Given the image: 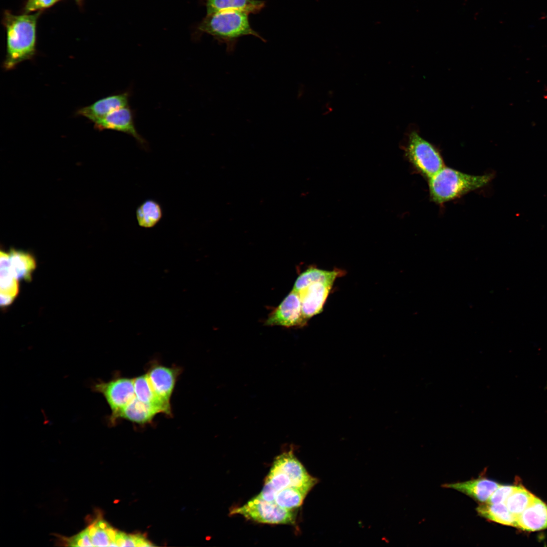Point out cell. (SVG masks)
Here are the masks:
<instances>
[{"instance_id":"cell-1","label":"cell","mask_w":547,"mask_h":547,"mask_svg":"<svg viewBox=\"0 0 547 547\" xmlns=\"http://www.w3.org/2000/svg\"><path fill=\"white\" fill-rule=\"evenodd\" d=\"M40 13L14 15L6 12L4 23L7 30V54L4 62L6 70L15 68L31 58L35 53L36 24Z\"/></svg>"},{"instance_id":"cell-2","label":"cell","mask_w":547,"mask_h":547,"mask_svg":"<svg viewBox=\"0 0 547 547\" xmlns=\"http://www.w3.org/2000/svg\"><path fill=\"white\" fill-rule=\"evenodd\" d=\"M491 174L472 175L445 166L427 180L429 199L442 205L486 186Z\"/></svg>"},{"instance_id":"cell-3","label":"cell","mask_w":547,"mask_h":547,"mask_svg":"<svg viewBox=\"0 0 547 547\" xmlns=\"http://www.w3.org/2000/svg\"><path fill=\"white\" fill-rule=\"evenodd\" d=\"M249 15L239 11L208 14L200 23L198 29L212 35L220 43L225 44L228 53L233 52L238 41L243 36L251 35L266 42L251 26Z\"/></svg>"},{"instance_id":"cell-4","label":"cell","mask_w":547,"mask_h":547,"mask_svg":"<svg viewBox=\"0 0 547 547\" xmlns=\"http://www.w3.org/2000/svg\"><path fill=\"white\" fill-rule=\"evenodd\" d=\"M404 150L413 170L426 180L445 166L438 148L415 131L409 133Z\"/></svg>"},{"instance_id":"cell-5","label":"cell","mask_w":547,"mask_h":547,"mask_svg":"<svg viewBox=\"0 0 547 547\" xmlns=\"http://www.w3.org/2000/svg\"><path fill=\"white\" fill-rule=\"evenodd\" d=\"M230 514H239L256 522L271 524L293 525L296 519L292 510L284 508L275 502L266 501L258 495L243 506L233 509Z\"/></svg>"},{"instance_id":"cell-6","label":"cell","mask_w":547,"mask_h":547,"mask_svg":"<svg viewBox=\"0 0 547 547\" xmlns=\"http://www.w3.org/2000/svg\"><path fill=\"white\" fill-rule=\"evenodd\" d=\"M94 392L101 394L109 405L111 413L110 423L116 415L135 397L134 378L115 376L107 381H99L92 386Z\"/></svg>"},{"instance_id":"cell-7","label":"cell","mask_w":547,"mask_h":547,"mask_svg":"<svg viewBox=\"0 0 547 547\" xmlns=\"http://www.w3.org/2000/svg\"><path fill=\"white\" fill-rule=\"evenodd\" d=\"M307 321L302 314L299 295L292 290L268 315L264 325L287 328L299 327L304 326Z\"/></svg>"},{"instance_id":"cell-8","label":"cell","mask_w":547,"mask_h":547,"mask_svg":"<svg viewBox=\"0 0 547 547\" xmlns=\"http://www.w3.org/2000/svg\"><path fill=\"white\" fill-rule=\"evenodd\" d=\"M272 466L286 474L290 479L292 487L306 495L318 482L317 478L308 473L292 450L277 457Z\"/></svg>"},{"instance_id":"cell-9","label":"cell","mask_w":547,"mask_h":547,"mask_svg":"<svg viewBox=\"0 0 547 547\" xmlns=\"http://www.w3.org/2000/svg\"><path fill=\"white\" fill-rule=\"evenodd\" d=\"M178 367H168L153 362L146 374L156 394L164 401L170 403L177 378L181 373Z\"/></svg>"},{"instance_id":"cell-10","label":"cell","mask_w":547,"mask_h":547,"mask_svg":"<svg viewBox=\"0 0 547 547\" xmlns=\"http://www.w3.org/2000/svg\"><path fill=\"white\" fill-rule=\"evenodd\" d=\"M94 127L99 130H111L125 133L133 137L142 147L146 146V142L136 130L133 113L128 106L115 110L96 121Z\"/></svg>"},{"instance_id":"cell-11","label":"cell","mask_w":547,"mask_h":547,"mask_svg":"<svg viewBox=\"0 0 547 547\" xmlns=\"http://www.w3.org/2000/svg\"><path fill=\"white\" fill-rule=\"evenodd\" d=\"M333 284L318 282L297 292L300 298L303 316L307 321L322 311Z\"/></svg>"},{"instance_id":"cell-12","label":"cell","mask_w":547,"mask_h":547,"mask_svg":"<svg viewBox=\"0 0 547 547\" xmlns=\"http://www.w3.org/2000/svg\"><path fill=\"white\" fill-rule=\"evenodd\" d=\"M499 485L493 480L482 477L462 482L445 484L442 487L458 491L483 503L488 501Z\"/></svg>"},{"instance_id":"cell-13","label":"cell","mask_w":547,"mask_h":547,"mask_svg":"<svg viewBox=\"0 0 547 547\" xmlns=\"http://www.w3.org/2000/svg\"><path fill=\"white\" fill-rule=\"evenodd\" d=\"M129 99L127 92L110 95L80 109L77 113L94 123L115 110L128 106Z\"/></svg>"},{"instance_id":"cell-14","label":"cell","mask_w":547,"mask_h":547,"mask_svg":"<svg viewBox=\"0 0 547 547\" xmlns=\"http://www.w3.org/2000/svg\"><path fill=\"white\" fill-rule=\"evenodd\" d=\"M517 527L528 531H536L547 528V504L536 497L517 517Z\"/></svg>"},{"instance_id":"cell-15","label":"cell","mask_w":547,"mask_h":547,"mask_svg":"<svg viewBox=\"0 0 547 547\" xmlns=\"http://www.w3.org/2000/svg\"><path fill=\"white\" fill-rule=\"evenodd\" d=\"M161 412L152 405L139 401L135 397L114 417L111 424L123 419L132 422L144 425L151 422L155 416Z\"/></svg>"},{"instance_id":"cell-16","label":"cell","mask_w":547,"mask_h":547,"mask_svg":"<svg viewBox=\"0 0 547 547\" xmlns=\"http://www.w3.org/2000/svg\"><path fill=\"white\" fill-rule=\"evenodd\" d=\"M0 267V304L4 307L11 304L16 298L19 285L11 269L8 253L1 252Z\"/></svg>"},{"instance_id":"cell-17","label":"cell","mask_w":547,"mask_h":547,"mask_svg":"<svg viewBox=\"0 0 547 547\" xmlns=\"http://www.w3.org/2000/svg\"><path fill=\"white\" fill-rule=\"evenodd\" d=\"M207 15L220 12L239 11L250 14L259 13L265 7L262 0H206Z\"/></svg>"},{"instance_id":"cell-18","label":"cell","mask_w":547,"mask_h":547,"mask_svg":"<svg viewBox=\"0 0 547 547\" xmlns=\"http://www.w3.org/2000/svg\"><path fill=\"white\" fill-rule=\"evenodd\" d=\"M136 397L140 401L157 408L161 413L172 415L171 404L162 400L154 392L146 374L134 378Z\"/></svg>"},{"instance_id":"cell-19","label":"cell","mask_w":547,"mask_h":547,"mask_svg":"<svg viewBox=\"0 0 547 547\" xmlns=\"http://www.w3.org/2000/svg\"><path fill=\"white\" fill-rule=\"evenodd\" d=\"M9 253L11 269L18 280L30 281L36 267V261L29 253L12 249Z\"/></svg>"},{"instance_id":"cell-20","label":"cell","mask_w":547,"mask_h":547,"mask_svg":"<svg viewBox=\"0 0 547 547\" xmlns=\"http://www.w3.org/2000/svg\"><path fill=\"white\" fill-rule=\"evenodd\" d=\"M476 511L480 516L490 521L517 527V518L504 503H483L476 508Z\"/></svg>"},{"instance_id":"cell-21","label":"cell","mask_w":547,"mask_h":547,"mask_svg":"<svg viewBox=\"0 0 547 547\" xmlns=\"http://www.w3.org/2000/svg\"><path fill=\"white\" fill-rule=\"evenodd\" d=\"M163 209L160 204L152 199L143 202L136 210L138 225L145 228L154 227L162 219Z\"/></svg>"},{"instance_id":"cell-22","label":"cell","mask_w":547,"mask_h":547,"mask_svg":"<svg viewBox=\"0 0 547 547\" xmlns=\"http://www.w3.org/2000/svg\"><path fill=\"white\" fill-rule=\"evenodd\" d=\"M340 271H328L316 267H310L302 272L297 278L293 290L299 292L311 284L318 282L334 283Z\"/></svg>"},{"instance_id":"cell-23","label":"cell","mask_w":547,"mask_h":547,"mask_svg":"<svg viewBox=\"0 0 547 547\" xmlns=\"http://www.w3.org/2000/svg\"><path fill=\"white\" fill-rule=\"evenodd\" d=\"M536 496L522 486H516L504 503L509 511L516 518L536 498Z\"/></svg>"},{"instance_id":"cell-24","label":"cell","mask_w":547,"mask_h":547,"mask_svg":"<svg viewBox=\"0 0 547 547\" xmlns=\"http://www.w3.org/2000/svg\"><path fill=\"white\" fill-rule=\"evenodd\" d=\"M306 494L294 487H289L276 492L275 502L279 505L292 510L301 505Z\"/></svg>"},{"instance_id":"cell-25","label":"cell","mask_w":547,"mask_h":547,"mask_svg":"<svg viewBox=\"0 0 547 547\" xmlns=\"http://www.w3.org/2000/svg\"><path fill=\"white\" fill-rule=\"evenodd\" d=\"M115 542L116 546H152L151 544L142 535H130L118 531Z\"/></svg>"},{"instance_id":"cell-26","label":"cell","mask_w":547,"mask_h":547,"mask_svg":"<svg viewBox=\"0 0 547 547\" xmlns=\"http://www.w3.org/2000/svg\"><path fill=\"white\" fill-rule=\"evenodd\" d=\"M516 486L499 485L490 497L487 502L490 503H504L507 497L515 490Z\"/></svg>"},{"instance_id":"cell-27","label":"cell","mask_w":547,"mask_h":547,"mask_svg":"<svg viewBox=\"0 0 547 547\" xmlns=\"http://www.w3.org/2000/svg\"><path fill=\"white\" fill-rule=\"evenodd\" d=\"M107 528L103 529L97 526L96 531L91 536L93 546H112V541L108 533Z\"/></svg>"},{"instance_id":"cell-28","label":"cell","mask_w":547,"mask_h":547,"mask_svg":"<svg viewBox=\"0 0 547 547\" xmlns=\"http://www.w3.org/2000/svg\"><path fill=\"white\" fill-rule=\"evenodd\" d=\"M69 543L72 546H93L87 528L70 539Z\"/></svg>"},{"instance_id":"cell-29","label":"cell","mask_w":547,"mask_h":547,"mask_svg":"<svg viewBox=\"0 0 547 547\" xmlns=\"http://www.w3.org/2000/svg\"><path fill=\"white\" fill-rule=\"evenodd\" d=\"M58 0H28L25 6L26 12H31L46 8L53 5Z\"/></svg>"},{"instance_id":"cell-30","label":"cell","mask_w":547,"mask_h":547,"mask_svg":"<svg viewBox=\"0 0 547 547\" xmlns=\"http://www.w3.org/2000/svg\"><path fill=\"white\" fill-rule=\"evenodd\" d=\"M276 492V490L270 483L265 480L263 489L258 495L266 501L275 502Z\"/></svg>"}]
</instances>
